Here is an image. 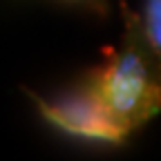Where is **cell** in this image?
<instances>
[{"mask_svg": "<svg viewBox=\"0 0 161 161\" xmlns=\"http://www.w3.org/2000/svg\"><path fill=\"white\" fill-rule=\"evenodd\" d=\"M29 96L40 110V114L52 125L60 128L67 134L103 141V143H121L128 136V132L105 110L87 74L80 78V83L63 92L56 101H45L31 92Z\"/></svg>", "mask_w": 161, "mask_h": 161, "instance_id": "2", "label": "cell"}, {"mask_svg": "<svg viewBox=\"0 0 161 161\" xmlns=\"http://www.w3.org/2000/svg\"><path fill=\"white\" fill-rule=\"evenodd\" d=\"M121 14L125 29L119 49L87 76L110 116L130 134L161 110V74L146 45L139 14H132L123 0Z\"/></svg>", "mask_w": 161, "mask_h": 161, "instance_id": "1", "label": "cell"}, {"mask_svg": "<svg viewBox=\"0 0 161 161\" xmlns=\"http://www.w3.org/2000/svg\"><path fill=\"white\" fill-rule=\"evenodd\" d=\"M65 3L85 7V9H92V11H96V14H105V11H108V3H105V0H65Z\"/></svg>", "mask_w": 161, "mask_h": 161, "instance_id": "4", "label": "cell"}, {"mask_svg": "<svg viewBox=\"0 0 161 161\" xmlns=\"http://www.w3.org/2000/svg\"><path fill=\"white\" fill-rule=\"evenodd\" d=\"M141 31L161 74V0H141Z\"/></svg>", "mask_w": 161, "mask_h": 161, "instance_id": "3", "label": "cell"}]
</instances>
